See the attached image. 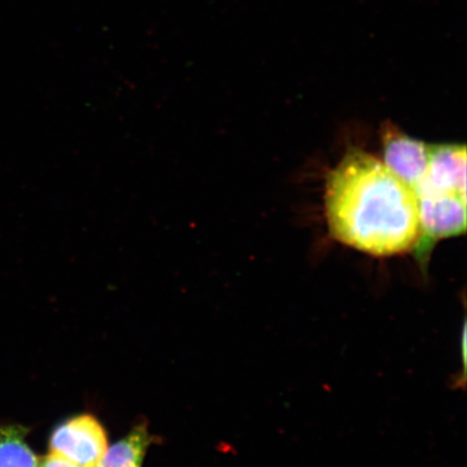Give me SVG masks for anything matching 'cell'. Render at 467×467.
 I'll return each mask as SVG.
<instances>
[{"mask_svg":"<svg viewBox=\"0 0 467 467\" xmlns=\"http://www.w3.org/2000/svg\"><path fill=\"white\" fill-rule=\"evenodd\" d=\"M50 453L78 467H97L108 451L107 434L90 416L68 420L51 436Z\"/></svg>","mask_w":467,"mask_h":467,"instance_id":"3957f363","label":"cell"},{"mask_svg":"<svg viewBox=\"0 0 467 467\" xmlns=\"http://www.w3.org/2000/svg\"><path fill=\"white\" fill-rule=\"evenodd\" d=\"M419 190L451 192L466 196L465 144H431L428 167L413 192Z\"/></svg>","mask_w":467,"mask_h":467,"instance_id":"5b68a950","label":"cell"},{"mask_svg":"<svg viewBox=\"0 0 467 467\" xmlns=\"http://www.w3.org/2000/svg\"><path fill=\"white\" fill-rule=\"evenodd\" d=\"M325 214L336 241L377 258L412 253L421 233L413 191L358 148L327 177Z\"/></svg>","mask_w":467,"mask_h":467,"instance_id":"6da1fadb","label":"cell"},{"mask_svg":"<svg viewBox=\"0 0 467 467\" xmlns=\"http://www.w3.org/2000/svg\"><path fill=\"white\" fill-rule=\"evenodd\" d=\"M39 467H78L68 462L67 460L58 457V455L50 453L48 457L45 458Z\"/></svg>","mask_w":467,"mask_h":467,"instance_id":"ba28073f","label":"cell"},{"mask_svg":"<svg viewBox=\"0 0 467 467\" xmlns=\"http://www.w3.org/2000/svg\"><path fill=\"white\" fill-rule=\"evenodd\" d=\"M150 443L148 430L137 426L130 435L104 453L97 467H141Z\"/></svg>","mask_w":467,"mask_h":467,"instance_id":"8992f818","label":"cell"},{"mask_svg":"<svg viewBox=\"0 0 467 467\" xmlns=\"http://www.w3.org/2000/svg\"><path fill=\"white\" fill-rule=\"evenodd\" d=\"M381 144L384 165L413 191L428 167L431 144L408 136L392 121L381 127Z\"/></svg>","mask_w":467,"mask_h":467,"instance_id":"277c9868","label":"cell"},{"mask_svg":"<svg viewBox=\"0 0 467 467\" xmlns=\"http://www.w3.org/2000/svg\"><path fill=\"white\" fill-rule=\"evenodd\" d=\"M26 430L19 425L0 430V467H39V461L26 441Z\"/></svg>","mask_w":467,"mask_h":467,"instance_id":"52a82bcc","label":"cell"},{"mask_svg":"<svg viewBox=\"0 0 467 467\" xmlns=\"http://www.w3.org/2000/svg\"><path fill=\"white\" fill-rule=\"evenodd\" d=\"M419 242L412 254L422 273L428 274L431 251L441 239L463 235L466 232V196L457 192L419 190Z\"/></svg>","mask_w":467,"mask_h":467,"instance_id":"7a4b0ae2","label":"cell"}]
</instances>
